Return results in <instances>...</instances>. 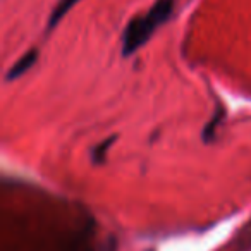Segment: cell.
Segmentation results:
<instances>
[{"label": "cell", "mask_w": 251, "mask_h": 251, "mask_svg": "<svg viewBox=\"0 0 251 251\" xmlns=\"http://www.w3.org/2000/svg\"><path fill=\"white\" fill-rule=\"evenodd\" d=\"M174 0H157L151 9L143 16L133 18L122 35V55L129 57L150 40L158 26H162L172 14Z\"/></svg>", "instance_id": "1"}, {"label": "cell", "mask_w": 251, "mask_h": 251, "mask_svg": "<svg viewBox=\"0 0 251 251\" xmlns=\"http://www.w3.org/2000/svg\"><path fill=\"white\" fill-rule=\"evenodd\" d=\"M36 57H38V52L36 50H28L26 53H23L7 71V76H5V81H14L19 79L23 74H26L36 62Z\"/></svg>", "instance_id": "2"}, {"label": "cell", "mask_w": 251, "mask_h": 251, "mask_svg": "<svg viewBox=\"0 0 251 251\" xmlns=\"http://www.w3.org/2000/svg\"><path fill=\"white\" fill-rule=\"evenodd\" d=\"M77 2H79V0H59V2H57L55 7H53V11H52V14H50V18H49V31L55 29V26L62 21L64 16H66L67 12H69L71 9L77 4Z\"/></svg>", "instance_id": "3"}, {"label": "cell", "mask_w": 251, "mask_h": 251, "mask_svg": "<svg viewBox=\"0 0 251 251\" xmlns=\"http://www.w3.org/2000/svg\"><path fill=\"white\" fill-rule=\"evenodd\" d=\"M114 141H115V136H112V138H108L107 141H103V143H100L97 148L93 150V158H95V162H101L105 158V155H107V150L108 148L114 145Z\"/></svg>", "instance_id": "4"}]
</instances>
